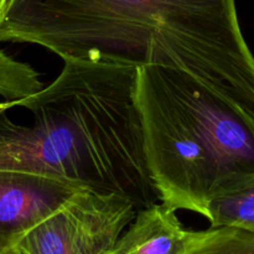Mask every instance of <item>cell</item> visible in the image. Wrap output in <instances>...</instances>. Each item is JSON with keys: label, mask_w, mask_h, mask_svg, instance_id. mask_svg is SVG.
<instances>
[{"label": "cell", "mask_w": 254, "mask_h": 254, "mask_svg": "<svg viewBox=\"0 0 254 254\" xmlns=\"http://www.w3.org/2000/svg\"><path fill=\"white\" fill-rule=\"evenodd\" d=\"M0 42L62 61L179 69L254 108V55L236 0H12Z\"/></svg>", "instance_id": "1"}, {"label": "cell", "mask_w": 254, "mask_h": 254, "mask_svg": "<svg viewBox=\"0 0 254 254\" xmlns=\"http://www.w3.org/2000/svg\"><path fill=\"white\" fill-rule=\"evenodd\" d=\"M136 67L66 60L59 76L15 102L30 126L0 117V170L60 179L117 195L136 211L159 202L144 151L135 102Z\"/></svg>", "instance_id": "2"}, {"label": "cell", "mask_w": 254, "mask_h": 254, "mask_svg": "<svg viewBox=\"0 0 254 254\" xmlns=\"http://www.w3.org/2000/svg\"><path fill=\"white\" fill-rule=\"evenodd\" d=\"M135 102L159 201L207 217L217 195L254 175V108L186 72L136 67Z\"/></svg>", "instance_id": "3"}, {"label": "cell", "mask_w": 254, "mask_h": 254, "mask_svg": "<svg viewBox=\"0 0 254 254\" xmlns=\"http://www.w3.org/2000/svg\"><path fill=\"white\" fill-rule=\"evenodd\" d=\"M129 200L79 190L16 245L21 254H107L134 221Z\"/></svg>", "instance_id": "4"}, {"label": "cell", "mask_w": 254, "mask_h": 254, "mask_svg": "<svg viewBox=\"0 0 254 254\" xmlns=\"http://www.w3.org/2000/svg\"><path fill=\"white\" fill-rule=\"evenodd\" d=\"M79 190L84 189L60 179L0 170V253L16 247Z\"/></svg>", "instance_id": "5"}, {"label": "cell", "mask_w": 254, "mask_h": 254, "mask_svg": "<svg viewBox=\"0 0 254 254\" xmlns=\"http://www.w3.org/2000/svg\"><path fill=\"white\" fill-rule=\"evenodd\" d=\"M195 237L186 230L176 211L155 203L136 211L135 218L107 254H184Z\"/></svg>", "instance_id": "6"}, {"label": "cell", "mask_w": 254, "mask_h": 254, "mask_svg": "<svg viewBox=\"0 0 254 254\" xmlns=\"http://www.w3.org/2000/svg\"><path fill=\"white\" fill-rule=\"evenodd\" d=\"M211 227H231L254 233V175L216 196L206 217Z\"/></svg>", "instance_id": "7"}, {"label": "cell", "mask_w": 254, "mask_h": 254, "mask_svg": "<svg viewBox=\"0 0 254 254\" xmlns=\"http://www.w3.org/2000/svg\"><path fill=\"white\" fill-rule=\"evenodd\" d=\"M184 254H254V233L231 227L195 231Z\"/></svg>", "instance_id": "8"}, {"label": "cell", "mask_w": 254, "mask_h": 254, "mask_svg": "<svg viewBox=\"0 0 254 254\" xmlns=\"http://www.w3.org/2000/svg\"><path fill=\"white\" fill-rule=\"evenodd\" d=\"M41 88L44 84L36 69L0 51V96L6 102H19Z\"/></svg>", "instance_id": "9"}, {"label": "cell", "mask_w": 254, "mask_h": 254, "mask_svg": "<svg viewBox=\"0 0 254 254\" xmlns=\"http://www.w3.org/2000/svg\"><path fill=\"white\" fill-rule=\"evenodd\" d=\"M11 1L12 0H0V24H1L2 20H4Z\"/></svg>", "instance_id": "10"}, {"label": "cell", "mask_w": 254, "mask_h": 254, "mask_svg": "<svg viewBox=\"0 0 254 254\" xmlns=\"http://www.w3.org/2000/svg\"><path fill=\"white\" fill-rule=\"evenodd\" d=\"M1 254H21V253H20V251L17 250L16 247H14V248H11V250L6 251V252H4V253H1Z\"/></svg>", "instance_id": "11"}, {"label": "cell", "mask_w": 254, "mask_h": 254, "mask_svg": "<svg viewBox=\"0 0 254 254\" xmlns=\"http://www.w3.org/2000/svg\"><path fill=\"white\" fill-rule=\"evenodd\" d=\"M0 254H1V253H0Z\"/></svg>", "instance_id": "12"}]
</instances>
